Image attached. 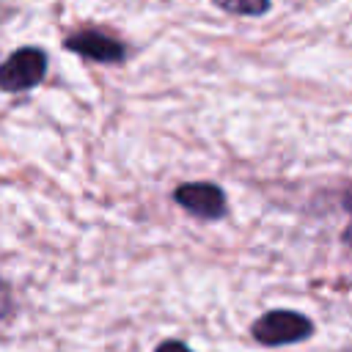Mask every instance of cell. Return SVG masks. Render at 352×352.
Wrapping results in <instances>:
<instances>
[{
    "mask_svg": "<svg viewBox=\"0 0 352 352\" xmlns=\"http://www.w3.org/2000/svg\"><path fill=\"white\" fill-rule=\"evenodd\" d=\"M154 352H192L184 341H179V338H168V341H162V344H157V349Z\"/></svg>",
    "mask_w": 352,
    "mask_h": 352,
    "instance_id": "cell-6",
    "label": "cell"
},
{
    "mask_svg": "<svg viewBox=\"0 0 352 352\" xmlns=\"http://www.w3.org/2000/svg\"><path fill=\"white\" fill-rule=\"evenodd\" d=\"M173 201L187 209L190 214L201 217V220H217L228 212V204H226V192L212 184V182H187V184H179L176 192H173Z\"/></svg>",
    "mask_w": 352,
    "mask_h": 352,
    "instance_id": "cell-3",
    "label": "cell"
},
{
    "mask_svg": "<svg viewBox=\"0 0 352 352\" xmlns=\"http://www.w3.org/2000/svg\"><path fill=\"white\" fill-rule=\"evenodd\" d=\"M8 308H11V289L6 280H0V319L8 314Z\"/></svg>",
    "mask_w": 352,
    "mask_h": 352,
    "instance_id": "cell-7",
    "label": "cell"
},
{
    "mask_svg": "<svg viewBox=\"0 0 352 352\" xmlns=\"http://www.w3.org/2000/svg\"><path fill=\"white\" fill-rule=\"evenodd\" d=\"M66 50L88 58V60H99V63H118L126 55V47L121 41H116L107 33L99 30H82V33H72L66 38Z\"/></svg>",
    "mask_w": 352,
    "mask_h": 352,
    "instance_id": "cell-4",
    "label": "cell"
},
{
    "mask_svg": "<svg viewBox=\"0 0 352 352\" xmlns=\"http://www.w3.org/2000/svg\"><path fill=\"white\" fill-rule=\"evenodd\" d=\"M344 239H346V242H349V245H352V226H349V228H346V234H344Z\"/></svg>",
    "mask_w": 352,
    "mask_h": 352,
    "instance_id": "cell-8",
    "label": "cell"
},
{
    "mask_svg": "<svg viewBox=\"0 0 352 352\" xmlns=\"http://www.w3.org/2000/svg\"><path fill=\"white\" fill-rule=\"evenodd\" d=\"M217 8L239 16H261L270 11V0H212Z\"/></svg>",
    "mask_w": 352,
    "mask_h": 352,
    "instance_id": "cell-5",
    "label": "cell"
},
{
    "mask_svg": "<svg viewBox=\"0 0 352 352\" xmlns=\"http://www.w3.org/2000/svg\"><path fill=\"white\" fill-rule=\"evenodd\" d=\"M250 333L261 346H283V344H294V341L311 338L314 336V322L300 311L272 308V311L261 314L253 322Z\"/></svg>",
    "mask_w": 352,
    "mask_h": 352,
    "instance_id": "cell-1",
    "label": "cell"
},
{
    "mask_svg": "<svg viewBox=\"0 0 352 352\" xmlns=\"http://www.w3.org/2000/svg\"><path fill=\"white\" fill-rule=\"evenodd\" d=\"M47 74V55L38 47H19L0 63V88L8 94L38 85Z\"/></svg>",
    "mask_w": 352,
    "mask_h": 352,
    "instance_id": "cell-2",
    "label": "cell"
},
{
    "mask_svg": "<svg viewBox=\"0 0 352 352\" xmlns=\"http://www.w3.org/2000/svg\"><path fill=\"white\" fill-rule=\"evenodd\" d=\"M344 204H346V209H352V192L346 195V201H344Z\"/></svg>",
    "mask_w": 352,
    "mask_h": 352,
    "instance_id": "cell-9",
    "label": "cell"
}]
</instances>
